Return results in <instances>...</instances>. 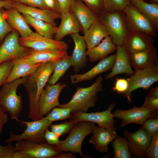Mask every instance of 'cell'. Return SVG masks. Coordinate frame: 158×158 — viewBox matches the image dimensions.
<instances>
[{"label": "cell", "mask_w": 158, "mask_h": 158, "mask_svg": "<svg viewBox=\"0 0 158 158\" xmlns=\"http://www.w3.org/2000/svg\"><path fill=\"white\" fill-rule=\"evenodd\" d=\"M95 126L94 123L88 121H81L77 123L65 140H60L58 144L54 145L55 148L60 153H77L84 157L81 149L83 142L88 135L92 133Z\"/></svg>", "instance_id": "cell-4"}, {"label": "cell", "mask_w": 158, "mask_h": 158, "mask_svg": "<svg viewBox=\"0 0 158 158\" xmlns=\"http://www.w3.org/2000/svg\"><path fill=\"white\" fill-rule=\"evenodd\" d=\"M116 46L112 42L109 36L105 38L98 45L87 49L86 54L91 62L101 60L108 55L116 51Z\"/></svg>", "instance_id": "cell-29"}, {"label": "cell", "mask_w": 158, "mask_h": 158, "mask_svg": "<svg viewBox=\"0 0 158 158\" xmlns=\"http://www.w3.org/2000/svg\"><path fill=\"white\" fill-rule=\"evenodd\" d=\"M61 21L54 39L62 41L66 35L79 33L82 31L81 25L75 16L70 11L60 14Z\"/></svg>", "instance_id": "cell-23"}, {"label": "cell", "mask_w": 158, "mask_h": 158, "mask_svg": "<svg viewBox=\"0 0 158 158\" xmlns=\"http://www.w3.org/2000/svg\"><path fill=\"white\" fill-rule=\"evenodd\" d=\"M19 33L13 30L5 37L0 46V64L18 58H23L30 53L31 49L21 45Z\"/></svg>", "instance_id": "cell-9"}, {"label": "cell", "mask_w": 158, "mask_h": 158, "mask_svg": "<svg viewBox=\"0 0 158 158\" xmlns=\"http://www.w3.org/2000/svg\"><path fill=\"white\" fill-rule=\"evenodd\" d=\"M3 8H0V44L3 42L6 36L13 30L6 20Z\"/></svg>", "instance_id": "cell-37"}, {"label": "cell", "mask_w": 158, "mask_h": 158, "mask_svg": "<svg viewBox=\"0 0 158 158\" xmlns=\"http://www.w3.org/2000/svg\"><path fill=\"white\" fill-rule=\"evenodd\" d=\"M60 108L62 120H65L71 117V109L68 108Z\"/></svg>", "instance_id": "cell-50"}, {"label": "cell", "mask_w": 158, "mask_h": 158, "mask_svg": "<svg viewBox=\"0 0 158 158\" xmlns=\"http://www.w3.org/2000/svg\"><path fill=\"white\" fill-rule=\"evenodd\" d=\"M4 15L9 25L19 33L20 37H27L33 32L22 14L15 8L12 7L4 11Z\"/></svg>", "instance_id": "cell-25"}, {"label": "cell", "mask_w": 158, "mask_h": 158, "mask_svg": "<svg viewBox=\"0 0 158 158\" xmlns=\"http://www.w3.org/2000/svg\"><path fill=\"white\" fill-rule=\"evenodd\" d=\"M131 66L135 70L158 65L157 50L154 47L146 50L129 54Z\"/></svg>", "instance_id": "cell-24"}, {"label": "cell", "mask_w": 158, "mask_h": 158, "mask_svg": "<svg viewBox=\"0 0 158 158\" xmlns=\"http://www.w3.org/2000/svg\"><path fill=\"white\" fill-rule=\"evenodd\" d=\"M150 3H157L158 0H149Z\"/></svg>", "instance_id": "cell-53"}, {"label": "cell", "mask_w": 158, "mask_h": 158, "mask_svg": "<svg viewBox=\"0 0 158 158\" xmlns=\"http://www.w3.org/2000/svg\"><path fill=\"white\" fill-rule=\"evenodd\" d=\"M116 105L115 103H112L107 110L102 112H79L74 113L70 118V121L74 125L80 122L88 121L96 123L100 127L115 130L116 122L111 111Z\"/></svg>", "instance_id": "cell-10"}, {"label": "cell", "mask_w": 158, "mask_h": 158, "mask_svg": "<svg viewBox=\"0 0 158 158\" xmlns=\"http://www.w3.org/2000/svg\"><path fill=\"white\" fill-rule=\"evenodd\" d=\"M26 127L23 133L20 135L15 134L10 131L9 138L5 143L17 142L20 140H27L32 142L42 143L45 140L44 135L46 130L50 126L52 122L47 119L45 117L35 121H26L16 120Z\"/></svg>", "instance_id": "cell-6"}, {"label": "cell", "mask_w": 158, "mask_h": 158, "mask_svg": "<svg viewBox=\"0 0 158 158\" xmlns=\"http://www.w3.org/2000/svg\"><path fill=\"white\" fill-rule=\"evenodd\" d=\"M13 7L22 14H26L35 19L42 20L56 26L55 20L60 18V14L48 9L32 7L14 1Z\"/></svg>", "instance_id": "cell-20"}, {"label": "cell", "mask_w": 158, "mask_h": 158, "mask_svg": "<svg viewBox=\"0 0 158 158\" xmlns=\"http://www.w3.org/2000/svg\"><path fill=\"white\" fill-rule=\"evenodd\" d=\"M154 40L151 35L144 32L129 31L124 41L123 46L128 54L150 49L154 46Z\"/></svg>", "instance_id": "cell-16"}, {"label": "cell", "mask_w": 158, "mask_h": 158, "mask_svg": "<svg viewBox=\"0 0 158 158\" xmlns=\"http://www.w3.org/2000/svg\"><path fill=\"white\" fill-rule=\"evenodd\" d=\"M124 135L131 155L137 158L145 157L146 151L152 139L147 132L141 127L134 133L125 130Z\"/></svg>", "instance_id": "cell-15"}, {"label": "cell", "mask_w": 158, "mask_h": 158, "mask_svg": "<svg viewBox=\"0 0 158 158\" xmlns=\"http://www.w3.org/2000/svg\"><path fill=\"white\" fill-rule=\"evenodd\" d=\"M116 58V54L101 59L95 66L88 71L82 74L71 75L70 78L72 84L92 80L102 73L111 70Z\"/></svg>", "instance_id": "cell-17"}, {"label": "cell", "mask_w": 158, "mask_h": 158, "mask_svg": "<svg viewBox=\"0 0 158 158\" xmlns=\"http://www.w3.org/2000/svg\"><path fill=\"white\" fill-rule=\"evenodd\" d=\"M74 125L69 121L60 124L51 125L50 126L51 131L59 137L70 131Z\"/></svg>", "instance_id": "cell-36"}, {"label": "cell", "mask_w": 158, "mask_h": 158, "mask_svg": "<svg viewBox=\"0 0 158 158\" xmlns=\"http://www.w3.org/2000/svg\"><path fill=\"white\" fill-rule=\"evenodd\" d=\"M12 60L13 67L6 83L30 75L42 64L32 63L26 61L23 58H16Z\"/></svg>", "instance_id": "cell-26"}, {"label": "cell", "mask_w": 158, "mask_h": 158, "mask_svg": "<svg viewBox=\"0 0 158 158\" xmlns=\"http://www.w3.org/2000/svg\"><path fill=\"white\" fill-rule=\"evenodd\" d=\"M112 144L115 158H130L132 156L125 138L117 136Z\"/></svg>", "instance_id": "cell-33"}, {"label": "cell", "mask_w": 158, "mask_h": 158, "mask_svg": "<svg viewBox=\"0 0 158 158\" xmlns=\"http://www.w3.org/2000/svg\"><path fill=\"white\" fill-rule=\"evenodd\" d=\"M116 46L115 61L111 72L104 77L107 80L122 73L130 75L134 72L132 68L129 54L124 47Z\"/></svg>", "instance_id": "cell-22"}, {"label": "cell", "mask_w": 158, "mask_h": 158, "mask_svg": "<svg viewBox=\"0 0 158 158\" xmlns=\"http://www.w3.org/2000/svg\"><path fill=\"white\" fill-rule=\"evenodd\" d=\"M29 25L33 27L39 35L53 38L57 31V27L47 22L35 19L26 14H22Z\"/></svg>", "instance_id": "cell-31"}, {"label": "cell", "mask_w": 158, "mask_h": 158, "mask_svg": "<svg viewBox=\"0 0 158 158\" xmlns=\"http://www.w3.org/2000/svg\"><path fill=\"white\" fill-rule=\"evenodd\" d=\"M103 11L108 13L123 11L130 0H103Z\"/></svg>", "instance_id": "cell-34"}, {"label": "cell", "mask_w": 158, "mask_h": 158, "mask_svg": "<svg viewBox=\"0 0 158 158\" xmlns=\"http://www.w3.org/2000/svg\"><path fill=\"white\" fill-rule=\"evenodd\" d=\"M157 110L149 109L142 106H134L128 110L117 109L112 114L114 118L122 120L120 127L122 128L131 123L142 125L147 119L156 116Z\"/></svg>", "instance_id": "cell-13"}, {"label": "cell", "mask_w": 158, "mask_h": 158, "mask_svg": "<svg viewBox=\"0 0 158 158\" xmlns=\"http://www.w3.org/2000/svg\"><path fill=\"white\" fill-rule=\"evenodd\" d=\"M74 44V47L70 59L71 66L77 73L87 66V59L86 46L83 36L79 33L71 35Z\"/></svg>", "instance_id": "cell-21"}, {"label": "cell", "mask_w": 158, "mask_h": 158, "mask_svg": "<svg viewBox=\"0 0 158 158\" xmlns=\"http://www.w3.org/2000/svg\"><path fill=\"white\" fill-rule=\"evenodd\" d=\"M44 138L47 143L51 145H55L59 143L60 140L59 137L51 131L47 129L45 133Z\"/></svg>", "instance_id": "cell-45"}, {"label": "cell", "mask_w": 158, "mask_h": 158, "mask_svg": "<svg viewBox=\"0 0 158 158\" xmlns=\"http://www.w3.org/2000/svg\"><path fill=\"white\" fill-rule=\"evenodd\" d=\"M14 1L20 3L27 6L42 9H48L44 0H13Z\"/></svg>", "instance_id": "cell-44"}, {"label": "cell", "mask_w": 158, "mask_h": 158, "mask_svg": "<svg viewBox=\"0 0 158 158\" xmlns=\"http://www.w3.org/2000/svg\"><path fill=\"white\" fill-rule=\"evenodd\" d=\"M92 137L88 142L93 144L95 149L100 152L107 153L108 145L118 136L115 130L99 126H94Z\"/></svg>", "instance_id": "cell-19"}, {"label": "cell", "mask_w": 158, "mask_h": 158, "mask_svg": "<svg viewBox=\"0 0 158 158\" xmlns=\"http://www.w3.org/2000/svg\"><path fill=\"white\" fill-rule=\"evenodd\" d=\"M144 0V1H145V0Z\"/></svg>", "instance_id": "cell-54"}, {"label": "cell", "mask_w": 158, "mask_h": 158, "mask_svg": "<svg viewBox=\"0 0 158 158\" xmlns=\"http://www.w3.org/2000/svg\"><path fill=\"white\" fill-rule=\"evenodd\" d=\"M141 127L152 137L158 132V118H151L147 119L142 124Z\"/></svg>", "instance_id": "cell-38"}, {"label": "cell", "mask_w": 158, "mask_h": 158, "mask_svg": "<svg viewBox=\"0 0 158 158\" xmlns=\"http://www.w3.org/2000/svg\"><path fill=\"white\" fill-rule=\"evenodd\" d=\"M66 86V84L60 82L53 85H46L41 93L38 103L39 111L42 117L47 115L53 108L60 105V94Z\"/></svg>", "instance_id": "cell-14"}, {"label": "cell", "mask_w": 158, "mask_h": 158, "mask_svg": "<svg viewBox=\"0 0 158 158\" xmlns=\"http://www.w3.org/2000/svg\"><path fill=\"white\" fill-rule=\"evenodd\" d=\"M15 147L16 151L27 155L30 158H56L60 153L55 149L54 145L27 140L17 141Z\"/></svg>", "instance_id": "cell-12"}, {"label": "cell", "mask_w": 158, "mask_h": 158, "mask_svg": "<svg viewBox=\"0 0 158 158\" xmlns=\"http://www.w3.org/2000/svg\"><path fill=\"white\" fill-rule=\"evenodd\" d=\"M20 44L34 50L66 51L68 48L65 42L42 36L37 32H33L25 37L19 38Z\"/></svg>", "instance_id": "cell-11"}, {"label": "cell", "mask_w": 158, "mask_h": 158, "mask_svg": "<svg viewBox=\"0 0 158 158\" xmlns=\"http://www.w3.org/2000/svg\"><path fill=\"white\" fill-rule=\"evenodd\" d=\"M45 117L47 119L52 122L55 121L62 120L60 108L58 107H54Z\"/></svg>", "instance_id": "cell-46"}, {"label": "cell", "mask_w": 158, "mask_h": 158, "mask_svg": "<svg viewBox=\"0 0 158 158\" xmlns=\"http://www.w3.org/2000/svg\"><path fill=\"white\" fill-rule=\"evenodd\" d=\"M9 119L6 112L0 109V133H2L4 125L8 121Z\"/></svg>", "instance_id": "cell-49"}, {"label": "cell", "mask_w": 158, "mask_h": 158, "mask_svg": "<svg viewBox=\"0 0 158 158\" xmlns=\"http://www.w3.org/2000/svg\"><path fill=\"white\" fill-rule=\"evenodd\" d=\"M59 61L42 63L33 73L26 77L23 84L28 95V117L33 121L39 120L43 117L38 110L39 98Z\"/></svg>", "instance_id": "cell-1"}, {"label": "cell", "mask_w": 158, "mask_h": 158, "mask_svg": "<svg viewBox=\"0 0 158 158\" xmlns=\"http://www.w3.org/2000/svg\"><path fill=\"white\" fill-rule=\"evenodd\" d=\"M59 4L60 13L69 11L71 5L74 0H58Z\"/></svg>", "instance_id": "cell-48"}, {"label": "cell", "mask_w": 158, "mask_h": 158, "mask_svg": "<svg viewBox=\"0 0 158 158\" xmlns=\"http://www.w3.org/2000/svg\"><path fill=\"white\" fill-rule=\"evenodd\" d=\"M76 157L70 153H66L64 152H61L58 155L56 158H76Z\"/></svg>", "instance_id": "cell-52"}, {"label": "cell", "mask_w": 158, "mask_h": 158, "mask_svg": "<svg viewBox=\"0 0 158 158\" xmlns=\"http://www.w3.org/2000/svg\"><path fill=\"white\" fill-rule=\"evenodd\" d=\"M102 76L99 75L91 86L77 87L70 101L65 104H60L58 107L69 108L73 114L79 112H86L90 108L94 107L97 99V93L102 90Z\"/></svg>", "instance_id": "cell-2"}, {"label": "cell", "mask_w": 158, "mask_h": 158, "mask_svg": "<svg viewBox=\"0 0 158 158\" xmlns=\"http://www.w3.org/2000/svg\"><path fill=\"white\" fill-rule=\"evenodd\" d=\"M84 34L87 49L97 45L105 38L109 36L107 28L99 20L94 22Z\"/></svg>", "instance_id": "cell-28"}, {"label": "cell", "mask_w": 158, "mask_h": 158, "mask_svg": "<svg viewBox=\"0 0 158 158\" xmlns=\"http://www.w3.org/2000/svg\"><path fill=\"white\" fill-rule=\"evenodd\" d=\"M68 55L66 51H39L31 49L29 54L23 58L30 62L37 63L57 61Z\"/></svg>", "instance_id": "cell-27"}, {"label": "cell", "mask_w": 158, "mask_h": 158, "mask_svg": "<svg viewBox=\"0 0 158 158\" xmlns=\"http://www.w3.org/2000/svg\"><path fill=\"white\" fill-rule=\"evenodd\" d=\"M123 11L125 16L129 32L140 31L150 35L153 37L156 36L157 31L149 18L131 3Z\"/></svg>", "instance_id": "cell-8"}, {"label": "cell", "mask_w": 158, "mask_h": 158, "mask_svg": "<svg viewBox=\"0 0 158 158\" xmlns=\"http://www.w3.org/2000/svg\"><path fill=\"white\" fill-rule=\"evenodd\" d=\"M7 145L3 146L0 144V158H10L16 150L12 142H9Z\"/></svg>", "instance_id": "cell-43"}, {"label": "cell", "mask_w": 158, "mask_h": 158, "mask_svg": "<svg viewBox=\"0 0 158 158\" xmlns=\"http://www.w3.org/2000/svg\"><path fill=\"white\" fill-rule=\"evenodd\" d=\"M26 79V77L22 78L6 83L0 90V109L16 120L18 119L23 109L21 96L17 94V89Z\"/></svg>", "instance_id": "cell-3"}, {"label": "cell", "mask_w": 158, "mask_h": 158, "mask_svg": "<svg viewBox=\"0 0 158 158\" xmlns=\"http://www.w3.org/2000/svg\"><path fill=\"white\" fill-rule=\"evenodd\" d=\"M129 83L127 79L116 78L112 89L113 91L119 94H124L127 91Z\"/></svg>", "instance_id": "cell-42"}, {"label": "cell", "mask_w": 158, "mask_h": 158, "mask_svg": "<svg viewBox=\"0 0 158 158\" xmlns=\"http://www.w3.org/2000/svg\"><path fill=\"white\" fill-rule=\"evenodd\" d=\"M69 11L78 20L83 33L95 21L98 20V15L80 0H74Z\"/></svg>", "instance_id": "cell-18"}, {"label": "cell", "mask_w": 158, "mask_h": 158, "mask_svg": "<svg viewBox=\"0 0 158 158\" xmlns=\"http://www.w3.org/2000/svg\"><path fill=\"white\" fill-rule=\"evenodd\" d=\"M145 156L149 158L158 157V132L152 137L150 144L146 151Z\"/></svg>", "instance_id": "cell-40"}, {"label": "cell", "mask_w": 158, "mask_h": 158, "mask_svg": "<svg viewBox=\"0 0 158 158\" xmlns=\"http://www.w3.org/2000/svg\"><path fill=\"white\" fill-rule=\"evenodd\" d=\"M127 79L129 87L127 91L124 94L130 102L133 92L139 88L147 90L158 81V65L135 70Z\"/></svg>", "instance_id": "cell-7"}, {"label": "cell", "mask_w": 158, "mask_h": 158, "mask_svg": "<svg viewBox=\"0 0 158 158\" xmlns=\"http://www.w3.org/2000/svg\"><path fill=\"white\" fill-rule=\"evenodd\" d=\"M13 66L12 60L0 64V87L6 83Z\"/></svg>", "instance_id": "cell-39"}, {"label": "cell", "mask_w": 158, "mask_h": 158, "mask_svg": "<svg viewBox=\"0 0 158 158\" xmlns=\"http://www.w3.org/2000/svg\"><path fill=\"white\" fill-rule=\"evenodd\" d=\"M44 1L48 9L60 14L58 0H44Z\"/></svg>", "instance_id": "cell-47"}, {"label": "cell", "mask_w": 158, "mask_h": 158, "mask_svg": "<svg viewBox=\"0 0 158 158\" xmlns=\"http://www.w3.org/2000/svg\"><path fill=\"white\" fill-rule=\"evenodd\" d=\"M98 15L103 11V0H80Z\"/></svg>", "instance_id": "cell-41"}, {"label": "cell", "mask_w": 158, "mask_h": 158, "mask_svg": "<svg viewBox=\"0 0 158 158\" xmlns=\"http://www.w3.org/2000/svg\"><path fill=\"white\" fill-rule=\"evenodd\" d=\"M71 66L70 56L68 55L59 61L54 68L52 75L49 79L48 82L49 84L50 85L55 84Z\"/></svg>", "instance_id": "cell-32"}, {"label": "cell", "mask_w": 158, "mask_h": 158, "mask_svg": "<svg viewBox=\"0 0 158 158\" xmlns=\"http://www.w3.org/2000/svg\"><path fill=\"white\" fill-rule=\"evenodd\" d=\"M13 0H0V8H5L6 9L13 7Z\"/></svg>", "instance_id": "cell-51"}, {"label": "cell", "mask_w": 158, "mask_h": 158, "mask_svg": "<svg viewBox=\"0 0 158 158\" xmlns=\"http://www.w3.org/2000/svg\"><path fill=\"white\" fill-rule=\"evenodd\" d=\"M98 20L107 28L109 35L116 46L123 45L129 31L123 12L108 13L103 11L98 15Z\"/></svg>", "instance_id": "cell-5"}, {"label": "cell", "mask_w": 158, "mask_h": 158, "mask_svg": "<svg viewBox=\"0 0 158 158\" xmlns=\"http://www.w3.org/2000/svg\"><path fill=\"white\" fill-rule=\"evenodd\" d=\"M142 107L147 109L157 110L158 109V86L152 87L148 93Z\"/></svg>", "instance_id": "cell-35"}, {"label": "cell", "mask_w": 158, "mask_h": 158, "mask_svg": "<svg viewBox=\"0 0 158 158\" xmlns=\"http://www.w3.org/2000/svg\"><path fill=\"white\" fill-rule=\"evenodd\" d=\"M130 3L150 19L155 30H158V4L143 0H130Z\"/></svg>", "instance_id": "cell-30"}]
</instances>
